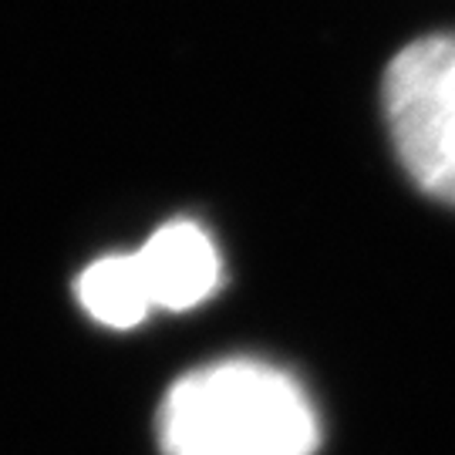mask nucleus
Wrapping results in <instances>:
<instances>
[{"label": "nucleus", "mask_w": 455, "mask_h": 455, "mask_svg": "<svg viewBox=\"0 0 455 455\" xmlns=\"http://www.w3.org/2000/svg\"><path fill=\"white\" fill-rule=\"evenodd\" d=\"M163 455H314L321 422L287 371L250 358L216 361L165 391Z\"/></svg>", "instance_id": "nucleus-1"}, {"label": "nucleus", "mask_w": 455, "mask_h": 455, "mask_svg": "<svg viewBox=\"0 0 455 455\" xmlns=\"http://www.w3.org/2000/svg\"><path fill=\"white\" fill-rule=\"evenodd\" d=\"M135 260L156 310H193L220 291L223 260L206 229L172 220L135 250Z\"/></svg>", "instance_id": "nucleus-3"}, {"label": "nucleus", "mask_w": 455, "mask_h": 455, "mask_svg": "<svg viewBox=\"0 0 455 455\" xmlns=\"http://www.w3.org/2000/svg\"><path fill=\"white\" fill-rule=\"evenodd\" d=\"M385 118L411 182L455 206V34L419 37L391 58Z\"/></svg>", "instance_id": "nucleus-2"}, {"label": "nucleus", "mask_w": 455, "mask_h": 455, "mask_svg": "<svg viewBox=\"0 0 455 455\" xmlns=\"http://www.w3.org/2000/svg\"><path fill=\"white\" fill-rule=\"evenodd\" d=\"M75 293L84 314L112 331L139 327L156 310L135 253H108L88 263L75 283Z\"/></svg>", "instance_id": "nucleus-4"}]
</instances>
